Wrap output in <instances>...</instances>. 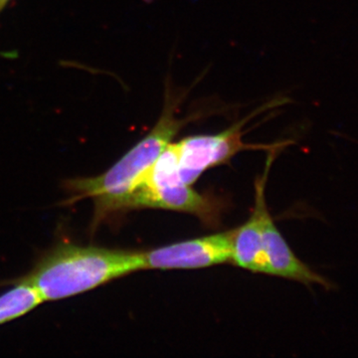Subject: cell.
I'll list each match as a JSON object with an SVG mask.
<instances>
[{"label": "cell", "mask_w": 358, "mask_h": 358, "mask_svg": "<svg viewBox=\"0 0 358 358\" xmlns=\"http://www.w3.org/2000/svg\"><path fill=\"white\" fill-rule=\"evenodd\" d=\"M235 230L143 252L145 270H194L231 262Z\"/></svg>", "instance_id": "5"}, {"label": "cell", "mask_w": 358, "mask_h": 358, "mask_svg": "<svg viewBox=\"0 0 358 358\" xmlns=\"http://www.w3.org/2000/svg\"><path fill=\"white\" fill-rule=\"evenodd\" d=\"M273 157L268 159L267 169L260 180L256 182L255 207L248 221L235 230L233 237L231 262L250 272L268 274L267 263L263 248V220L268 210L265 199V186L268 171Z\"/></svg>", "instance_id": "6"}, {"label": "cell", "mask_w": 358, "mask_h": 358, "mask_svg": "<svg viewBox=\"0 0 358 358\" xmlns=\"http://www.w3.org/2000/svg\"><path fill=\"white\" fill-rule=\"evenodd\" d=\"M145 270L143 252L60 243L27 277L43 301L63 300Z\"/></svg>", "instance_id": "2"}, {"label": "cell", "mask_w": 358, "mask_h": 358, "mask_svg": "<svg viewBox=\"0 0 358 358\" xmlns=\"http://www.w3.org/2000/svg\"><path fill=\"white\" fill-rule=\"evenodd\" d=\"M263 248L268 275H278L305 285L319 284L324 288L331 287L327 280L313 272L312 268L294 255L275 225L268 210L264 215Z\"/></svg>", "instance_id": "7"}, {"label": "cell", "mask_w": 358, "mask_h": 358, "mask_svg": "<svg viewBox=\"0 0 358 358\" xmlns=\"http://www.w3.org/2000/svg\"><path fill=\"white\" fill-rule=\"evenodd\" d=\"M182 96L173 92L167 84L164 109L159 121L143 140L101 176L71 179L66 182V188L73 194L71 202L85 199L93 200L94 227L114 214L124 211L129 195L145 178L155 160L173 143L174 136L190 121V117H178Z\"/></svg>", "instance_id": "1"}, {"label": "cell", "mask_w": 358, "mask_h": 358, "mask_svg": "<svg viewBox=\"0 0 358 358\" xmlns=\"http://www.w3.org/2000/svg\"><path fill=\"white\" fill-rule=\"evenodd\" d=\"M43 303L36 289L26 279L0 296V326L31 312Z\"/></svg>", "instance_id": "8"}, {"label": "cell", "mask_w": 358, "mask_h": 358, "mask_svg": "<svg viewBox=\"0 0 358 358\" xmlns=\"http://www.w3.org/2000/svg\"><path fill=\"white\" fill-rule=\"evenodd\" d=\"M247 122L248 119L242 120L219 134L187 136L174 143L181 180L186 185H192L207 169L229 162L241 150L272 148V145H253L244 143L242 129Z\"/></svg>", "instance_id": "4"}, {"label": "cell", "mask_w": 358, "mask_h": 358, "mask_svg": "<svg viewBox=\"0 0 358 358\" xmlns=\"http://www.w3.org/2000/svg\"><path fill=\"white\" fill-rule=\"evenodd\" d=\"M143 208L183 212L207 224L215 223L219 214L213 199L195 192L192 185L181 180L174 143H169L129 195L124 211Z\"/></svg>", "instance_id": "3"}]
</instances>
